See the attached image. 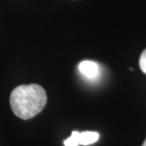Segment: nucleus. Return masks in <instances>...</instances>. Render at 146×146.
I'll use <instances>...</instances> for the list:
<instances>
[{"mask_svg":"<svg viewBox=\"0 0 146 146\" xmlns=\"http://www.w3.org/2000/svg\"><path fill=\"white\" fill-rule=\"evenodd\" d=\"M142 146H146V140L145 141V142L143 143V145H142Z\"/></svg>","mask_w":146,"mask_h":146,"instance_id":"423d86ee","label":"nucleus"},{"mask_svg":"<svg viewBox=\"0 0 146 146\" xmlns=\"http://www.w3.org/2000/svg\"><path fill=\"white\" fill-rule=\"evenodd\" d=\"M79 135L80 132L77 131H73L70 137H68L66 141H64L63 144L65 146H78L79 143Z\"/></svg>","mask_w":146,"mask_h":146,"instance_id":"20e7f679","label":"nucleus"},{"mask_svg":"<svg viewBox=\"0 0 146 146\" xmlns=\"http://www.w3.org/2000/svg\"><path fill=\"white\" fill-rule=\"evenodd\" d=\"M99 139V134L96 131H83L80 132L79 135V143L80 145H82L84 146L94 144L95 142L98 141Z\"/></svg>","mask_w":146,"mask_h":146,"instance_id":"7ed1b4c3","label":"nucleus"},{"mask_svg":"<svg viewBox=\"0 0 146 146\" xmlns=\"http://www.w3.org/2000/svg\"><path fill=\"white\" fill-rule=\"evenodd\" d=\"M139 64H140V68H141V71L145 74H146V49L141 54Z\"/></svg>","mask_w":146,"mask_h":146,"instance_id":"39448f33","label":"nucleus"},{"mask_svg":"<svg viewBox=\"0 0 146 146\" xmlns=\"http://www.w3.org/2000/svg\"><path fill=\"white\" fill-rule=\"evenodd\" d=\"M45 89L36 84H23L16 87L10 96L13 113L21 119H30L38 115L46 104Z\"/></svg>","mask_w":146,"mask_h":146,"instance_id":"f257e3e1","label":"nucleus"},{"mask_svg":"<svg viewBox=\"0 0 146 146\" xmlns=\"http://www.w3.org/2000/svg\"><path fill=\"white\" fill-rule=\"evenodd\" d=\"M79 71L86 78L95 80L99 75V66L94 61L85 60L79 64Z\"/></svg>","mask_w":146,"mask_h":146,"instance_id":"f03ea898","label":"nucleus"}]
</instances>
